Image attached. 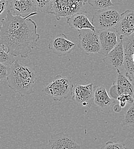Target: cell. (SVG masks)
Instances as JSON below:
<instances>
[{"label": "cell", "mask_w": 134, "mask_h": 149, "mask_svg": "<svg viewBox=\"0 0 134 149\" xmlns=\"http://www.w3.org/2000/svg\"><path fill=\"white\" fill-rule=\"evenodd\" d=\"M116 78L110 88V93L116 100L121 95H130L134 97V83L126 75L125 71L117 72Z\"/></svg>", "instance_id": "obj_8"}, {"label": "cell", "mask_w": 134, "mask_h": 149, "mask_svg": "<svg viewBox=\"0 0 134 149\" xmlns=\"http://www.w3.org/2000/svg\"><path fill=\"white\" fill-rule=\"evenodd\" d=\"M94 84H76L73 89L72 100L79 106L90 107L94 103Z\"/></svg>", "instance_id": "obj_9"}, {"label": "cell", "mask_w": 134, "mask_h": 149, "mask_svg": "<svg viewBox=\"0 0 134 149\" xmlns=\"http://www.w3.org/2000/svg\"><path fill=\"white\" fill-rule=\"evenodd\" d=\"M79 41L78 47L85 54H100L101 45L98 35V31L91 29H82L78 31Z\"/></svg>", "instance_id": "obj_5"}, {"label": "cell", "mask_w": 134, "mask_h": 149, "mask_svg": "<svg viewBox=\"0 0 134 149\" xmlns=\"http://www.w3.org/2000/svg\"><path fill=\"white\" fill-rule=\"evenodd\" d=\"M5 48L1 45L0 46V63L5 64L6 65H11L16 59L14 58V56L8 53L5 51Z\"/></svg>", "instance_id": "obj_21"}, {"label": "cell", "mask_w": 134, "mask_h": 149, "mask_svg": "<svg viewBox=\"0 0 134 149\" xmlns=\"http://www.w3.org/2000/svg\"><path fill=\"white\" fill-rule=\"evenodd\" d=\"M119 38L127 37L134 32V12L127 10L120 14V17L114 27Z\"/></svg>", "instance_id": "obj_13"}, {"label": "cell", "mask_w": 134, "mask_h": 149, "mask_svg": "<svg viewBox=\"0 0 134 149\" xmlns=\"http://www.w3.org/2000/svg\"><path fill=\"white\" fill-rule=\"evenodd\" d=\"M9 66L0 63V81H3L7 79Z\"/></svg>", "instance_id": "obj_25"}, {"label": "cell", "mask_w": 134, "mask_h": 149, "mask_svg": "<svg viewBox=\"0 0 134 149\" xmlns=\"http://www.w3.org/2000/svg\"><path fill=\"white\" fill-rule=\"evenodd\" d=\"M87 0H54L52 15L57 20L68 18L76 13H87L85 4Z\"/></svg>", "instance_id": "obj_4"}, {"label": "cell", "mask_w": 134, "mask_h": 149, "mask_svg": "<svg viewBox=\"0 0 134 149\" xmlns=\"http://www.w3.org/2000/svg\"><path fill=\"white\" fill-rule=\"evenodd\" d=\"M100 149H126V148L123 142L108 141L104 144Z\"/></svg>", "instance_id": "obj_24"}, {"label": "cell", "mask_w": 134, "mask_h": 149, "mask_svg": "<svg viewBox=\"0 0 134 149\" xmlns=\"http://www.w3.org/2000/svg\"><path fill=\"white\" fill-rule=\"evenodd\" d=\"M133 59H134V54L133 55Z\"/></svg>", "instance_id": "obj_28"}, {"label": "cell", "mask_w": 134, "mask_h": 149, "mask_svg": "<svg viewBox=\"0 0 134 149\" xmlns=\"http://www.w3.org/2000/svg\"><path fill=\"white\" fill-rule=\"evenodd\" d=\"M124 71L134 83V61L133 56H124Z\"/></svg>", "instance_id": "obj_19"}, {"label": "cell", "mask_w": 134, "mask_h": 149, "mask_svg": "<svg viewBox=\"0 0 134 149\" xmlns=\"http://www.w3.org/2000/svg\"><path fill=\"white\" fill-rule=\"evenodd\" d=\"M53 1L54 0H34L38 11L46 15H52Z\"/></svg>", "instance_id": "obj_17"}, {"label": "cell", "mask_w": 134, "mask_h": 149, "mask_svg": "<svg viewBox=\"0 0 134 149\" xmlns=\"http://www.w3.org/2000/svg\"><path fill=\"white\" fill-rule=\"evenodd\" d=\"M36 79L35 70L21 64L17 59L9 65L7 77L8 87L21 96L34 93L33 88Z\"/></svg>", "instance_id": "obj_2"}, {"label": "cell", "mask_w": 134, "mask_h": 149, "mask_svg": "<svg viewBox=\"0 0 134 149\" xmlns=\"http://www.w3.org/2000/svg\"><path fill=\"white\" fill-rule=\"evenodd\" d=\"M103 61L116 73L124 71V52L122 38H119L115 48L107 55L103 57Z\"/></svg>", "instance_id": "obj_7"}, {"label": "cell", "mask_w": 134, "mask_h": 149, "mask_svg": "<svg viewBox=\"0 0 134 149\" xmlns=\"http://www.w3.org/2000/svg\"><path fill=\"white\" fill-rule=\"evenodd\" d=\"M88 3L95 10H101L114 6L111 0H87Z\"/></svg>", "instance_id": "obj_20"}, {"label": "cell", "mask_w": 134, "mask_h": 149, "mask_svg": "<svg viewBox=\"0 0 134 149\" xmlns=\"http://www.w3.org/2000/svg\"><path fill=\"white\" fill-rule=\"evenodd\" d=\"M9 4L8 0H0V16L2 15Z\"/></svg>", "instance_id": "obj_26"}, {"label": "cell", "mask_w": 134, "mask_h": 149, "mask_svg": "<svg viewBox=\"0 0 134 149\" xmlns=\"http://www.w3.org/2000/svg\"><path fill=\"white\" fill-rule=\"evenodd\" d=\"M76 44L69 40L64 33L53 37L48 45L49 49L58 56H64L70 54L76 47Z\"/></svg>", "instance_id": "obj_10"}, {"label": "cell", "mask_w": 134, "mask_h": 149, "mask_svg": "<svg viewBox=\"0 0 134 149\" xmlns=\"http://www.w3.org/2000/svg\"><path fill=\"white\" fill-rule=\"evenodd\" d=\"M1 96H2V95H1V93H0V97H1Z\"/></svg>", "instance_id": "obj_29"}, {"label": "cell", "mask_w": 134, "mask_h": 149, "mask_svg": "<svg viewBox=\"0 0 134 149\" xmlns=\"http://www.w3.org/2000/svg\"><path fill=\"white\" fill-rule=\"evenodd\" d=\"M35 13L22 17L14 15L10 10L1 20L0 25V45L14 56L27 58L37 45L40 35L37 33V25L30 17Z\"/></svg>", "instance_id": "obj_1"}, {"label": "cell", "mask_w": 134, "mask_h": 149, "mask_svg": "<svg viewBox=\"0 0 134 149\" xmlns=\"http://www.w3.org/2000/svg\"><path fill=\"white\" fill-rule=\"evenodd\" d=\"M122 124L123 125L134 127V103L124 113Z\"/></svg>", "instance_id": "obj_22"}, {"label": "cell", "mask_w": 134, "mask_h": 149, "mask_svg": "<svg viewBox=\"0 0 134 149\" xmlns=\"http://www.w3.org/2000/svg\"><path fill=\"white\" fill-rule=\"evenodd\" d=\"M115 102V99L110 96L104 86L100 85L94 87V103L99 110L109 113Z\"/></svg>", "instance_id": "obj_12"}, {"label": "cell", "mask_w": 134, "mask_h": 149, "mask_svg": "<svg viewBox=\"0 0 134 149\" xmlns=\"http://www.w3.org/2000/svg\"><path fill=\"white\" fill-rule=\"evenodd\" d=\"M116 100L119 102V104L122 108L125 107L128 103L133 104L134 103V97L130 95H121Z\"/></svg>", "instance_id": "obj_23"}, {"label": "cell", "mask_w": 134, "mask_h": 149, "mask_svg": "<svg viewBox=\"0 0 134 149\" xmlns=\"http://www.w3.org/2000/svg\"><path fill=\"white\" fill-rule=\"evenodd\" d=\"M120 17L119 12L111 7L98 10L94 14L92 24L96 30H103L114 28Z\"/></svg>", "instance_id": "obj_6"}, {"label": "cell", "mask_w": 134, "mask_h": 149, "mask_svg": "<svg viewBox=\"0 0 134 149\" xmlns=\"http://www.w3.org/2000/svg\"><path fill=\"white\" fill-rule=\"evenodd\" d=\"M71 76H56L53 80L45 86L42 93L48 96L55 101H61L72 96L74 86Z\"/></svg>", "instance_id": "obj_3"}, {"label": "cell", "mask_w": 134, "mask_h": 149, "mask_svg": "<svg viewBox=\"0 0 134 149\" xmlns=\"http://www.w3.org/2000/svg\"><path fill=\"white\" fill-rule=\"evenodd\" d=\"M10 10L15 16L25 17L37 13L38 9L33 0H12L10 2Z\"/></svg>", "instance_id": "obj_15"}, {"label": "cell", "mask_w": 134, "mask_h": 149, "mask_svg": "<svg viewBox=\"0 0 134 149\" xmlns=\"http://www.w3.org/2000/svg\"><path fill=\"white\" fill-rule=\"evenodd\" d=\"M33 1H34V0H33Z\"/></svg>", "instance_id": "obj_30"}, {"label": "cell", "mask_w": 134, "mask_h": 149, "mask_svg": "<svg viewBox=\"0 0 134 149\" xmlns=\"http://www.w3.org/2000/svg\"><path fill=\"white\" fill-rule=\"evenodd\" d=\"M98 35L101 45L100 55L105 56L111 52L117 45V35L114 28L99 30Z\"/></svg>", "instance_id": "obj_14"}, {"label": "cell", "mask_w": 134, "mask_h": 149, "mask_svg": "<svg viewBox=\"0 0 134 149\" xmlns=\"http://www.w3.org/2000/svg\"><path fill=\"white\" fill-rule=\"evenodd\" d=\"M124 56H133L134 54V32L131 35L122 38Z\"/></svg>", "instance_id": "obj_18"}, {"label": "cell", "mask_w": 134, "mask_h": 149, "mask_svg": "<svg viewBox=\"0 0 134 149\" xmlns=\"http://www.w3.org/2000/svg\"><path fill=\"white\" fill-rule=\"evenodd\" d=\"M122 109V107L120 106L119 104H116L114 107V110L116 112H119L121 111Z\"/></svg>", "instance_id": "obj_27"}, {"label": "cell", "mask_w": 134, "mask_h": 149, "mask_svg": "<svg viewBox=\"0 0 134 149\" xmlns=\"http://www.w3.org/2000/svg\"><path fill=\"white\" fill-rule=\"evenodd\" d=\"M80 146L68 134L60 132L51 135L44 149H80Z\"/></svg>", "instance_id": "obj_11"}, {"label": "cell", "mask_w": 134, "mask_h": 149, "mask_svg": "<svg viewBox=\"0 0 134 149\" xmlns=\"http://www.w3.org/2000/svg\"><path fill=\"white\" fill-rule=\"evenodd\" d=\"M67 19V24L72 29L77 31L85 29H91L94 31H96L95 27L90 21L87 13H76Z\"/></svg>", "instance_id": "obj_16"}]
</instances>
